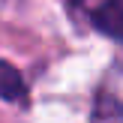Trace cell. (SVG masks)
<instances>
[{
	"label": "cell",
	"instance_id": "6da1fadb",
	"mask_svg": "<svg viewBox=\"0 0 123 123\" xmlns=\"http://www.w3.org/2000/svg\"><path fill=\"white\" fill-rule=\"evenodd\" d=\"M93 24L111 39L123 42V0H102L93 12Z\"/></svg>",
	"mask_w": 123,
	"mask_h": 123
},
{
	"label": "cell",
	"instance_id": "7a4b0ae2",
	"mask_svg": "<svg viewBox=\"0 0 123 123\" xmlns=\"http://www.w3.org/2000/svg\"><path fill=\"white\" fill-rule=\"evenodd\" d=\"M0 96L6 102H24L27 99V87H24L21 72L12 63H6V60H0Z\"/></svg>",
	"mask_w": 123,
	"mask_h": 123
}]
</instances>
